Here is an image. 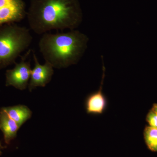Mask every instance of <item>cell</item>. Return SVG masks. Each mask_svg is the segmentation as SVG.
Masks as SVG:
<instances>
[{"mask_svg": "<svg viewBox=\"0 0 157 157\" xmlns=\"http://www.w3.org/2000/svg\"><path fill=\"white\" fill-rule=\"evenodd\" d=\"M103 74L101 86L98 90L90 94L86 99L85 106L87 113L92 115H101L107 109L108 100L102 91L105 77V68L103 66Z\"/></svg>", "mask_w": 157, "mask_h": 157, "instance_id": "52a82bcc", "label": "cell"}, {"mask_svg": "<svg viewBox=\"0 0 157 157\" xmlns=\"http://www.w3.org/2000/svg\"><path fill=\"white\" fill-rule=\"evenodd\" d=\"M146 121L150 127L157 128V114L152 109H151L147 115Z\"/></svg>", "mask_w": 157, "mask_h": 157, "instance_id": "8fae6325", "label": "cell"}, {"mask_svg": "<svg viewBox=\"0 0 157 157\" xmlns=\"http://www.w3.org/2000/svg\"><path fill=\"white\" fill-rule=\"evenodd\" d=\"M20 128L18 125L2 109L0 112V129L3 132L6 144H9L16 137Z\"/></svg>", "mask_w": 157, "mask_h": 157, "instance_id": "ba28073f", "label": "cell"}, {"mask_svg": "<svg viewBox=\"0 0 157 157\" xmlns=\"http://www.w3.org/2000/svg\"><path fill=\"white\" fill-rule=\"evenodd\" d=\"M2 109L20 127H21L32 116V111L28 107L24 105L5 107Z\"/></svg>", "mask_w": 157, "mask_h": 157, "instance_id": "9c48e42d", "label": "cell"}, {"mask_svg": "<svg viewBox=\"0 0 157 157\" xmlns=\"http://www.w3.org/2000/svg\"><path fill=\"white\" fill-rule=\"evenodd\" d=\"M33 52L35 66L31 71L28 87L30 91L37 87H45L51 80L54 73L53 67L49 63L41 65L35 52Z\"/></svg>", "mask_w": 157, "mask_h": 157, "instance_id": "8992f818", "label": "cell"}, {"mask_svg": "<svg viewBox=\"0 0 157 157\" xmlns=\"http://www.w3.org/2000/svg\"><path fill=\"white\" fill-rule=\"evenodd\" d=\"M25 16L21 0H0V26L18 22Z\"/></svg>", "mask_w": 157, "mask_h": 157, "instance_id": "5b68a950", "label": "cell"}, {"mask_svg": "<svg viewBox=\"0 0 157 157\" xmlns=\"http://www.w3.org/2000/svg\"><path fill=\"white\" fill-rule=\"evenodd\" d=\"M31 51L29 50L21 57L19 63H15L13 69L6 71V86H12L20 90H25L28 86L32 69L30 62L27 61L26 58Z\"/></svg>", "mask_w": 157, "mask_h": 157, "instance_id": "277c9868", "label": "cell"}, {"mask_svg": "<svg viewBox=\"0 0 157 157\" xmlns=\"http://www.w3.org/2000/svg\"><path fill=\"white\" fill-rule=\"evenodd\" d=\"M144 137L149 149L157 152V128L146 127L144 131Z\"/></svg>", "mask_w": 157, "mask_h": 157, "instance_id": "30bf717a", "label": "cell"}, {"mask_svg": "<svg viewBox=\"0 0 157 157\" xmlns=\"http://www.w3.org/2000/svg\"><path fill=\"white\" fill-rule=\"evenodd\" d=\"M33 37L29 30L14 23L0 26V69L15 63L21 53L29 48Z\"/></svg>", "mask_w": 157, "mask_h": 157, "instance_id": "3957f363", "label": "cell"}, {"mask_svg": "<svg viewBox=\"0 0 157 157\" xmlns=\"http://www.w3.org/2000/svg\"><path fill=\"white\" fill-rule=\"evenodd\" d=\"M1 147H2V146H1V145H0V148H1Z\"/></svg>", "mask_w": 157, "mask_h": 157, "instance_id": "4fadbf2b", "label": "cell"}, {"mask_svg": "<svg viewBox=\"0 0 157 157\" xmlns=\"http://www.w3.org/2000/svg\"><path fill=\"white\" fill-rule=\"evenodd\" d=\"M151 109H152L153 111H154V112L156 113L157 114V103L153 104Z\"/></svg>", "mask_w": 157, "mask_h": 157, "instance_id": "7c38bea8", "label": "cell"}, {"mask_svg": "<svg viewBox=\"0 0 157 157\" xmlns=\"http://www.w3.org/2000/svg\"><path fill=\"white\" fill-rule=\"evenodd\" d=\"M89 39L80 31L43 34L39 47L45 62L53 68L61 69L76 64L87 47Z\"/></svg>", "mask_w": 157, "mask_h": 157, "instance_id": "7a4b0ae2", "label": "cell"}, {"mask_svg": "<svg viewBox=\"0 0 157 157\" xmlns=\"http://www.w3.org/2000/svg\"><path fill=\"white\" fill-rule=\"evenodd\" d=\"M29 14L30 28L38 35L49 31L74 30L82 18L71 0H40Z\"/></svg>", "mask_w": 157, "mask_h": 157, "instance_id": "6da1fadb", "label": "cell"}]
</instances>
